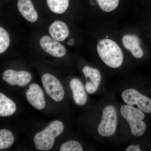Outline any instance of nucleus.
Here are the masks:
<instances>
[{"label": "nucleus", "instance_id": "f257e3e1", "mask_svg": "<svg viewBox=\"0 0 151 151\" xmlns=\"http://www.w3.org/2000/svg\"><path fill=\"white\" fill-rule=\"evenodd\" d=\"M64 129V125L61 121H52L34 137L36 148L40 151L51 150L54 145L55 139L62 134Z\"/></svg>", "mask_w": 151, "mask_h": 151}, {"label": "nucleus", "instance_id": "9b49d317", "mask_svg": "<svg viewBox=\"0 0 151 151\" xmlns=\"http://www.w3.org/2000/svg\"><path fill=\"white\" fill-rule=\"evenodd\" d=\"M124 47L132 52L135 58L140 59L144 56L145 52L142 46L140 39L136 35H127L122 38Z\"/></svg>", "mask_w": 151, "mask_h": 151}, {"label": "nucleus", "instance_id": "aec40b11", "mask_svg": "<svg viewBox=\"0 0 151 151\" xmlns=\"http://www.w3.org/2000/svg\"><path fill=\"white\" fill-rule=\"evenodd\" d=\"M60 151H84L82 146L79 142L75 140H70L62 145Z\"/></svg>", "mask_w": 151, "mask_h": 151}, {"label": "nucleus", "instance_id": "9d476101", "mask_svg": "<svg viewBox=\"0 0 151 151\" xmlns=\"http://www.w3.org/2000/svg\"><path fill=\"white\" fill-rule=\"evenodd\" d=\"M82 72L86 78L85 85L86 91L89 94H94L98 90L101 82V73L96 68L89 66H84Z\"/></svg>", "mask_w": 151, "mask_h": 151}, {"label": "nucleus", "instance_id": "423d86ee", "mask_svg": "<svg viewBox=\"0 0 151 151\" xmlns=\"http://www.w3.org/2000/svg\"><path fill=\"white\" fill-rule=\"evenodd\" d=\"M41 81L45 90L52 100L59 102L64 99V88L61 82L54 76L45 73L42 77Z\"/></svg>", "mask_w": 151, "mask_h": 151}, {"label": "nucleus", "instance_id": "f3484780", "mask_svg": "<svg viewBox=\"0 0 151 151\" xmlns=\"http://www.w3.org/2000/svg\"><path fill=\"white\" fill-rule=\"evenodd\" d=\"M14 142V137L10 131L0 130V150L9 147L12 145Z\"/></svg>", "mask_w": 151, "mask_h": 151}, {"label": "nucleus", "instance_id": "39448f33", "mask_svg": "<svg viewBox=\"0 0 151 151\" xmlns=\"http://www.w3.org/2000/svg\"><path fill=\"white\" fill-rule=\"evenodd\" d=\"M123 101L130 106L137 105L143 112L151 113V99L134 89H127L122 94Z\"/></svg>", "mask_w": 151, "mask_h": 151}, {"label": "nucleus", "instance_id": "4be33fe9", "mask_svg": "<svg viewBox=\"0 0 151 151\" xmlns=\"http://www.w3.org/2000/svg\"><path fill=\"white\" fill-rule=\"evenodd\" d=\"M74 43V41H73V39H69V40L68 42V45H72Z\"/></svg>", "mask_w": 151, "mask_h": 151}, {"label": "nucleus", "instance_id": "7ed1b4c3", "mask_svg": "<svg viewBox=\"0 0 151 151\" xmlns=\"http://www.w3.org/2000/svg\"><path fill=\"white\" fill-rule=\"evenodd\" d=\"M122 116L129 123L131 132L135 137H140L145 132L147 126L143 122L145 114L138 108L129 105L121 106Z\"/></svg>", "mask_w": 151, "mask_h": 151}, {"label": "nucleus", "instance_id": "dca6fc26", "mask_svg": "<svg viewBox=\"0 0 151 151\" xmlns=\"http://www.w3.org/2000/svg\"><path fill=\"white\" fill-rule=\"evenodd\" d=\"M50 9L54 13L61 14L67 10L69 0H47Z\"/></svg>", "mask_w": 151, "mask_h": 151}, {"label": "nucleus", "instance_id": "a211bd4d", "mask_svg": "<svg viewBox=\"0 0 151 151\" xmlns=\"http://www.w3.org/2000/svg\"><path fill=\"white\" fill-rule=\"evenodd\" d=\"M100 8L107 12L116 9L119 4L120 0H97Z\"/></svg>", "mask_w": 151, "mask_h": 151}, {"label": "nucleus", "instance_id": "6e6552de", "mask_svg": "<svg viewBox=\"0 0 151 151\" xmlns=\"http://www.w3.org/2000/svg\"><path fill=\"white\" fill-rule=\"evenodd\" d=\"M26 96L29 103L34 108L42 110L46 105L43 90L38 84H32L26 92Z\"/></svg>", "mask_w": 151, "mask_h": 151}, {"label": "nucleus", "instance_id": "6ab92c4d", "mask_svg": "<svg viewBox=\"0 0 151 151\" xmlns=\"http://www.w3.org/2000/svg\"><path fill=\"white\" fill-rule=\"evenodd\" d=\"M10 40L7 32L0 27V54L6 51L9 46Z\"/></svg>", "mask_w": 151, "mask_h": 151}, {"label": "nucleus", "instance_id": "ddd939ff", "mask_svg": "<svg viewBox=\"0 0 151 151\" xmlns=\"http://www.w3.org/2000/svg\"><path fill=\"white\" fill-rule=\"evenodd\" d=\"M17 6L19 12L27 21L33 23L37 21V12L31 0H19Z\"/></svg>", "mask_w": 151, "mask_h": 151}, {"label": "nucleus", "instance_id": "1a4fd4ad", "mask_svg": "<svg viewBox=\"0 0 151 151\" xmlns=\"http://www.w3.org/2000/svg\"><path fill=\"white\" fill-rule=\"evenodd\" d=\"M40 44L44 50L52 56L61 58L66 54V50L65 47L48 36L42 37L40 39Z\"/></svg>", "mask_w": 151, "mask_h": 151}, {"label": "nucleus", "instance_id": "4468645a", "mask_svg": "<svg viewBox=\"0 0 151 151\" xmlns=\"http://www.w3.org/2000/svg\"><path fill=\"white\" fill-rule=\"evenodd\" d=\"M49 32L52 38L57 41H63L69 34L68 27L65 23L56 20L52 23L49 28Z\"/></svg>", "mask_w": 151, "mask_h": 151}, {"label": "nucleus", "instance_id": "2eb2a0df", "mask_svg": "<svg viewBox=\"0 0 151 151\" xmlns=\"http://www.w3.org/2000/svg\"><path fill=\"white\" fill-rule=\"evenodd\" d=\"M16 110L15 103L4 94L0 92V116L8 117L12 116Z\"/></svg>", "mask_w": 151, "mask_h": 151}, {"label": "nucleus", "instance_id": "0eeeda50", "mask_svg": "<svg viewBox=\"0 0 151 151\" xmlns=\"http://www.w3.org/2000/svg\"><path fill=\"white\" fill-rule=\"evenodd\" d=\"M2 78L4 81L10 85L24 86L31 81L32 76L29 72L25 70L16 71L8 69L3 73Z\"/></svg>", "mask_w": 151, "mask_h": 151}, {"label": "nucleus", "instance_id": "f8f14e48", "mask_svg": "<svg viewBox=\"0 0 151 151\" xmlns=\"http://www.w3.org/2000/svg\"><path fill=\"white\" fill-rule=\"evenodd\" d=\"M70 86L76 104L79 106L85 105L88 100V96L81 81L78 78H73L70 81Z\"/></svg>", "mask_w": 151, "mask_h": 151}, {"label": "nucleus", "instance_id": "412c9836", "mask_svg": "<svg viewBox=\"0 0 151 151\" xmlns=\"http://www.w3.org/2000/svg\"><path fill=\"white\" fill-rule=\"evenodd\" d=\"M126 151H141L137 146L131 145L127 148Z\"/></svg>", "mask_w": 151, "mask_h": 151}, {"label": "nucleus", "instance_id": "20e7f679", "mask_svg": "<svg viewBox=\"0 0 151 151\" xmlns=\"http://www.w3.org/2000/svg\"><path fill=\"white\" fill-rule=\"evenodd\" d=\"M118 124L117 112L113 105L106 106L103 109L101 122L97 127L100 136L110 137L115 134Z\"/></svg>", "mask_w": 151, "mask_h": 151}, {"label": "nucleus", "instance_id": "f03ea898", "mask_svg": "<svg viewBox=\"0 0 151 151\" xmlns=\"http://www.w3.org/2000/svg\"><path fill=\"white\" fill-rule=\"evenodd\" d=\"M97 50L100 58L109 67L116 68L122 65L124 61L123 52L113 40H102L97 45Z\"/></svg>", "mask_w": 151, "mask_h": 151}]
</instances>
